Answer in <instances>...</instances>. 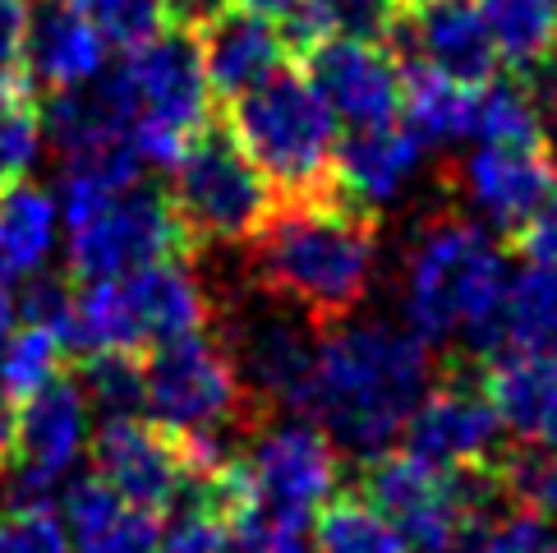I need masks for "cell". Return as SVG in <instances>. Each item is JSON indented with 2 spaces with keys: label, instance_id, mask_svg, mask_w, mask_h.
<instances>
[{
  "label": "cell",
  "instance_id": "obj_1",
  "mask_svg": "<svg viewBox=\"0 0 557 553\" xmlns=\"http://www.w3.org/2000/svg\"><path fill=\"white\" fill-rule=\"evenodd\" d=\"M318 332L305 420L355 462L383 457L433 383L429 342L392 319H342Z\"/></svg>",
  "mask_w": 557,
  "mask_h": 553
},
{
  "label": "cell",
  "instance_id": "obj_2",
  "mask_svg": "<svg viewBox=\"0 0 557 553\" xmlns=\"http://www.w3.org/2000/svg\"><path fill=\"white\" fill-rule=\"evenodd\" d=\"M258 295L327 328L350 319L377 282V231L369 212L332 194L276 204L245 245Z\"/></svg>",
  "mask_w": 557,
  "mask_h": 553
},
{
  "label": "cell",
  "instance_id": "obj_3",
  "mask_svg": "<svg viewBox=\"0 0 557 553\" xmlns=\"http://www.w3.org/2000/svg\"><path fill=\"white\" fill-rule=\"evenodd\" d=\"M507 272L488 226L474 217H433L401 263V323L429 346L461 342L470 355L493 360Z\"/></svg>",
  "mask_w": 557,
  "mask_h": 553
},
{
  "label": "cell",
  "instance_id": "obj_4",
  "mask_svg": "<svg viewBox=\"0 0 557 553\" xmlns=\"http://www.w3.org/2000/svg\"><path fill=\"white\" fill-rule=\"evenodd\" d=\"M148 415L157 429L181 439L198 470H222L235 462V443L253 429V397L240 383L231 346L208 328L171 337L148 351Z\"/></svg>",
  "mask_w": 557,
  "mask_h": 553
},
{
  "label": "cell",
  "instance_id": "obj_5",
  "mask_svg": "<svg viewBox=\"0 0 557 553\" xmlns=\"http://www.w3.org/2000/svg\"><path fill=\"white\" fill-rule=\"evenodd\" d=\"M231 138L286 199H309L332 185L336 115L313 93L305 70H276L231 102Z\"/></svg>",
  "mask_w": 557,
  "mask_h": 553
},
{
  "label": "cell",
  "instance_id": "obj_6",
  "mask_svg": "<svg viewBox=\"0 0 557 553\" xmlns=\"http://www.w3.org/2000/svg\"><path fill=\"white\" fill-rule=\"evenodd\" d=\"M55 208L70 231V276L74 282H111L166 254H189L181 217L171 208L166 185L129 181L121 189L61 185Z\"/></svg>",
  "mask_w": 557,
  "mask_h": 553
},
{
  "label": "cell",
  "instance_id": "obj_7",
  "mask_svg": "<svg viewBox=\"0 0 557 553\" xmlns=\"http://www.w3.org/2000/svg\"><path fill=\"white\" fill-rule=\"evenodd\" d=\"M121 102L129 115V134L144 162L171 167L185 152L189 138L212 125V84L203 74L198 37L185 24H171L152 42L125 51V61L111 70Z\"/></svg>",
  "mask_w": 557,
  "mask_h": 553
},
{
  "label": "cell",
  "instance_id": "obj_8",
  "mask_svg": "<svg viewBox=\"0 0 557 553\" xmlns=\"http://www.w3.org/2000/svg\"><path fill=\"white\" fill-rule=\"evenodd\" d=\"M166 171V194L181 217L189 254L208 245H249L276 208L272 181L249 162L231 130L208 125Z\"/></svg>",
  "mask_w": 557,
  "mask_h": 553
},
{
  "label": "cell",
  "instance_id": "obj_9",
  "mask_svg": "<svg viewBox=\"0 0 557 553\" xmlns=\"http://www.w3.org/2000/svg\"><path fill=\"white\" fill-rule=\"evenodd\" d=\"M342 452L305 415L253 425L231 462V507H253L258 517L309 526L336 499Z\"/></svg>",
  "mask_w": 557,
  "mask_h": 553
},
{
  "label": "cell",
  "instance_id": "obj_10",
  "mask_svg": "<svg viewBox=\"0 0 557 553\" xmlns=\"http://www.w3.org/2000/svg\"><path fill=\"white\" fill-rule=\"evenodd\" d=\"M474 480L480 476H447L406 452H383L364 462L360 499H369L396 526L410 553H451L484 521V493L474 489Z\"/></svg>",
  "mask_w": 557,
  "mask_h": 553
},
{
  "label": "cell",
  "instance_id": "obj_11",
  "mask_svg": "<svg viewBox=\"0 0 557 553\" xmlns=\"http://www.w3.org/2000/svg\"><path fill=\"white\" fill-rule=\"evenodd\" d=\"M318 323L263 295V305H245L231 314V328L222 342L231 346V360L240 369V383L253 406L305 415L309 383H313V351Z\"/></svg>",
  "mask_w": 557,
  "mask_h": 553
},
{
  "label": "cell",
  "instance_id": "obj_12",
  "mask_svg": "<svg viewBox=\"0 0 557 553\" xmlns=\"http://www.w3.org/2000/svg\"><path fill=\"white\" fill-rule=\"evenodd\" d=\"M497 443H503V425H497L484 383L451 379L429 383L396 447L447 476H480L497 462Z\"/></svg>",
  "mask_w": 557,
  "mask_h": 553
},
{
  "label": "cell",
  "instance_id": "obj_13",
  "mask_svg": "<svg viewBox=\"0 0 557 553\" xmlns=\"http://www.w3.org/2000/svg\"><path fill=\"white\" fill-rule=\"evenodd\" d=\"M456 194L493 235H521L557 194V167L544 144H474L456 167Z\"/></svg>",
  "mask_w": 557,
  "mask_h": 553
},
{
  "label": "cell",
  "instance_id": "obj_14",
  "mask_svg": "<svg viewBox=\"0 0 557 553\" xmlns=\"http://www.w3.org/2000/svg\"><path fill=\"white\" fill-rule=\"evenodd\" d=\"M305 78L336 125H387L401 111V61L369 37H323L305 51Z\"/></svg>",
  "mask_w": 557,
  "mask_h": 553
},
{
  "label": "cell",
  "instance_id": "obj_15",
  "mask_svg": "<svg viewBox=\"0 0 557 553\" xmlns=\"http://www.w3.org/2000/svg\"><path fill=\"white\" fill-rule=\"evenodd\" d=\"M392 56L456 78V84H488L497 74V51L480 0H424L410 14L392 19Z\"/></svg>",
  "mask_w": 557,
  "mask_h": 553
},
{
  "label": "cell",
  "instance_id": "obj_16",
  "mask_svg": "<svg viewBox=\"0 0 557 553\" xmlns=\"http://www.w3.org/2000/svg\"><path fill=\"white\" fill-rule=\"evenodd\" d=\"M92 439V410L84 397L78 373H55L51 383L28 392L14 406V447L10 466H24L33 476L70 484Z\"/></svg>",
  "mask_w": 557,
  "mask_h": 553
},
{
  "label": "cell",
  "instance_id": "obj_17",
  "mask_svg": "<svg viewBox=\"0 0 557 553\" xmlns=\"http://www.w3.org/2000/svg\"><path fill=\"white\" fill-rule=\"evenodd\" d=\"M111 282H115V295H121L129 346L138 355L171 342V337L208 328V319H212L208 286H203V276L194 272L189 254H166V259L144 263L125 276H111Z\"/></svg>",
  "mask_w": 557,
  "mask_h": 553
},
{
  "label": "cell",
  "instance_id": "obj_18",
  "mask_svg": "<svg viewBox=\"0 0 557 553\" xmlns=\"http://www.w3.org/2000/svg\"><path fill=\"white\" fill-rule=\"evenodd\" d=\"M107 70V42L70 0H33L18 42V78L37 93L84 88Z\"/></svg>",
  "mask_w": 557,
  "mask_h": 553
},
{
  "label": "cell",
  "instance_id": "obj_19",
  "mask_svg": "<svg viewBox=\"0 0 557 553\" xmlns=\"http://www.w3.org/2000/svg\"><path fill=\"white\" fill-rule=\"evenodd\" d=\"M424 157H429V148L401 121L364 125V130H350L346 138H336L332 185L350 208L373 212V208L396 204L420 181Z\"/></svg>",
  "mask_w": 557,
  "mask_h": 553
},
{
  "label": "cell",
  "instance_id": "obj_20",
  "mask_svg": "<svg viewBox=\"0 0 557 553\" xmlns=\"http://www.w3.org/2000/svg\"><path fill=\"white\" fill-rule=\"evenodd\" d=\"M194 37H198V56H203L212 97H222V102H235L240 93L258 88L276 70H286V56H290L276 19L240 10L231 0L222 10H212L194 28Z\"/></svg>",
  "mask_w": 557,
  "mask_h": 553
},
{
  "label": "cell",
  "instance_id": "obj_21",
  "mask_svg": "<svg viewBox=\"0 0 557 553\" xmlns=\"http://www.w3.org/2000/svg\"><path fill=\"white\" fill-rule=\"evenodd\" d=\"M484 392L503 433H511L521 447L557 452V360L497 355L488 360Z\"/></svg>",
  "mask_w": 557,
  "mask_h": 553
},
{
  "label": "cell",
  "instance_id": "obj_22",
  "mask_svg": "<svg viewBox=\"0 0 557 553\" xmlns=\"http://www.w3.org/2000/svg\"><path fill=\"white\" fill-rule=\"evenodd\" d=\"M61 512L78 553H157L162 544V517L129 507L97 476L70 480L61 493Z\"/></svg>",
  "mask_w": 557,
  "mask_h": 553
},
{
  "label": "cell",
  "instance_id": "obj_23",
  "mask_svg": "<svg viewBox=\"0 0 557 553\" xmlns=\"http://www.w3.org/2000/svg\"><path fill=\"white\" fill-rule=\"evenodd\" d=\"M61 208L47 185L33 175L0 185V291H14L24 276L42 272L55 249Z\"/></svg>",
  "mask_w": 557,
  "mask_h": 553
},
{
  "label": "cell",
  "instance_id": "obj_24",
  "mask_svg": "<svg viewBox=\"0 0 557 553\" xmlns=\"http://www.w3.org/2000/svg\"><path fill=\"white\" fill-rule=\"evenodd\" d=\"M474 97L480 84H456V78L401 61V121L424 148H456L474 144Z\"/></svg>",
  "mask_w": 557,
  "mask_h": 553
},
{
  "label": "cell",
  "instance_id": "obj_25",
  "mask_svg": "<svg viewBox=\"0 0 557 553\" xmlns=\"http://www.w3.org/2000/svg\"><path fill=\"white\" fill-rule=\"evenodd\" d=\"M497 355H534L557 360V268L521 263L507 272V291L497 305Z\"/></svg>",
  "mask_w": 557,
  "mask_h": 553
},
{
  "label": "cell",
  "instance_id": "obj_26",
  "mask_svg": "<svg viewBox=\"0 0 557 553\" xmlns=\"http://www.w3.org/2000/svg\"><path fill=\"white\" fill-rule=\"evenodd\" d=\"M497 65H511L516 78L557 61V0H480Z\"/></svg>",
  "mask_w": 557,
  "mask_h": 553
},
{
  "label": "cell",
  "instance_id": "obj_27",
  "mask_svg": "<svg viewBox=\"0 0 557 553\" xmlns=\"http://www.w3.org/2000/svg\"><path fill=\"white\" fill-rule=\"evenodd\" d=\"M396 14H401L396 0H309L305 10L282 19V37L290 51H309L323 37H369V42H383Z\"/></svg>",
  "mask_w": 557,
  "mask_h": 553
},
{
  "label": "cell",
  "instance_id": "obj_28",
  "mask_svg": "<svg viewBox=\"0 0 557 553\" xmlns=\"http://www.w3.org/2000/svg\"><path fill=\"white\" fill-rule=\"evenodd\" d=\"M313 553H410L396 526L360 493H336L313 517Z\"/></svg>",
  "mask_w": 557,
  "mask_h": 553
},
{
  "label": "cell",
  "instance_id": "obj_29",
  "mask_svg": "<svg viewBox=\"0 0 557 553\" xmlns=\"http://www.w3.org/2000/svg\"><path fill=\"white\" fill-rule=\"evenodd\" d=\"M474 144H544V102L525 78H488L474 97Z\"/></svg>",
  "mask_w": 557,
  "mask_h": 553
},
{
  "label": "cell",
  "instance_id": "obj_30",
  "mask_svg": "<svg viewBox=\"0 0 557 553\" xmlns=\"http://www.w3.org/2000/svg\"><path fill=\"white\" fill-rule=\"evenodd\" d=\"M88 410L107 420H144L148 415V379H144V355L134 351H97L84 355L78 369Z\"/></svg>",
  "mask_w": 557,
  "mask_h": 553
},
{
  "label": "cell",
  "instance_id": "obj_31",
  "mask_svg": "<svg viewBox=\"0 0 557 553\" xmlns=\"http://www.w3.org/2000/svg\"><path fill=\"white\" fill-rule=\"evenodd\" d=\"M47 148L42 134V102L24 78L0 84V185L33 175L37 157Z\"/></svg>",
  "mask_w": 557,
  "mask_h": 553
},
{
  "label": "cell",
  "instance_id": "obj_32",
  "mask_svg": "<svg viewBox=\"0 0 557 553\" xmlns=\"http://www.w3.org/2000/svg\"><path fill=\"white\" fill-rule=\"evenodd\" d=\"M488 480L516 512L557 521V452H544V447L507 452V457L493 462Z\"/></svg>",
  "mask_w": 557,
  "mask_h": 553
},
{
  "label": "cell",
  "instance_id": "obj_33",
  "mask_svg": "<svg viewBox=\"0 0 557 553\" xmlns=\"http://www.w3.org/2000/svg\"><path fill=\"white\" fill-rule=\"evenodd\" d=\"M92 24V33L115 51H134L171 28L166 0H70Z\"/></svg>",
  "mask_w": 557,
  "mask_h": 553
},
{
  "label": "cell",
  "instance_id": "obj_34",
  "mask_svg": "<svg viewBox=\"0 0 557 553\" xmlns=\"http://www.w3.org/2000/svg\"><path fill=\"white\" fill-rule=\"evenodd\" d=\"M65 365V342L37 328H14V337L0 355V397L5 402H24L28 392L51 383Z\"/></svg>",
  "mask_w": 557,
  "mask_h": 553
},
{
  "label": "cell",
  "instance_id": "obj_35",
  "mask_svg": "<svg viewBox=\"0 0 557 553\" xmlns=\"http://www.w3.org/2000/svg\"><path fill=\"white\" fill-rule=\"evenodd\" d=\"M74 295H78V282L70 272H33L24 282L14 286V314L24 328H37V332H51V337L70 342V323H74ZM70 351V346H65Z\"/></svg>",
  "mask_w": 557,
  "mask_h": 553
},
{
  "label": "cell",
  "instance_id": "obj_36",
  "mask_svg": "<svg viewBox=\"0 0 557 553\" xmlns=\"http://www.w3.org/2000/svg\"><path fill=\"white\" fill-rule=\"evenodd\" d=\"M451 553H557V521L507 512V517L480 521Z\"/></svg>",
  "mask_w": 557,
  "mask_h": 553
},
{
  "label": "cell",
  "instance_id": "obj_37",
  "mask_svg": "<svg viewBox=\"0 0 557 553\" xmlns=\"http://www.w3.org/2000/svg\"><path fill=\"white\" fill-rule=\"evenodd\" d=\"M0 553H70V530L51 507H5Z\"/></svg>",
  "mask_w": 557,
  "mask_h": 553
},
{
  "label": "cell",
  "instance_id": "obj_38",
  "mask_svg": "<svg viewBox=\"0 0 557 553\" xmlns=\"http://www.w3.org/2000/svg\"><path fill=\"white\" fill-rule=\"evenodd\" d=\"M157 553H235L231 521L212 507H185V512H175V521L162 530Z\"/></svg>",
  "mask_w": 557,
  "mask_h": 553
},
{
  "label": "cell",
  "instance_id": "obj_39",
  "mask_svg": "<svg viewBox=\"0 0 557 553\" xmlns=\"http://www.w3.org/2000/svg\"><path fill=\"white\" fill-rule=\"evenodd\" d=\"M521 241L525 263H540V268H557V194L530 217V226L516 235Z\"/></svg>",
  "mask_w": 557,
  "mask_h": 553
},
{
  "label": "cell",
  "instance_id": "obj_40",
  "mask_svg": "<svg viewBox=\"0 0 557 553\" xmlns=\"http://www.w3.org/2000/svg\"><path fill=\"white\" fill-rule=\"evenodd\" d=\"M18 42H24V10L0 0V84L18 78Z\"/></svg>",
  "mask_w": 557,
  "mask_h": 553
},
{
  "label": "cell",
  "instance_id": "obj_41",
  "mask_svg": "<svg viewBox=\"0 0 557 553\" xmlns=\"http://www.w3.org/2000/svg\"><path fill=\"white\" fill-rule=\"evenodd\" d=\"M226 0H166V10H171V24H185V28H198L212 10H222Z\"/></svg>",
  "mask_w": 557,
  "mask_h": 553
},
{
  "label": "cell",
  "instance_id": "obj_42",
  "mask_svg": "<svg viewBox=\"0 0 557 553\" xmlns=\"http://www.w3.org/2000/svg\"><path fill=\"white\" fill-rule=\"evenodd\" d=\"M231 5H240V10H253V14H263V19H290L295 10H305L309 0H231Z\"/></svg>",
  "mask_w": 557,
  "mask_h": 553
},
{
  "label": "cell",
  "instance_id": "obj_43",
  "mask_svg": "<svg viewBox=\"0 0 557 553\" xmlns=\"http://www.w3.org/2000/svg\"><path fill=\"white\" fill-rule=\"evenodd\" d=\"M14 328H18L14 300H10V291H0V355H5V346H10V337H14Z\"/></svg>",
  "mask_w": 557,
  "mask_h": 553
},
{
  "label": "cell",
  "instance_id": "obj_44",
  "mask_svg": "<svg viewBox=\"0 0 557 553\" xmlns=\"http://www.w3.org/2000/svg\"><path fill=\"white\" fill-rule=\"evenodd\" d=\"M396 5H401V10H414V5H424V0H396Z\"/></svg>",
  "mask_w": 557,
  "mask_h": 553
},
{
  "label": "cell",
  "instance_id": "obj_45",
  "mask_svg": "<svg viewBox=\"0 0 557 553\" xmlns=\"http://www.w3.org/2000/svg\"><path fill=\"white\" fill-rule=\"evenodd\" d=\"M14 5H24V0H14Z\"/></svg>",
  "mask_w": 557,
  "mask_h": 553
},
{
  "label": "cell",
  "instance_id": "obj_46",
  "mask_svg": "<svg viewBox=\"0 0 557 553\" xmlns=\"http://www.w3.org/2000/svg\"><path fill=\"white\" fill-rule=\"evenodd\" d=\"M553 167H557V157H553Z\"/></svg>",
  "mask_w": 557,
  "mask_h": 553
}]
</instances>
